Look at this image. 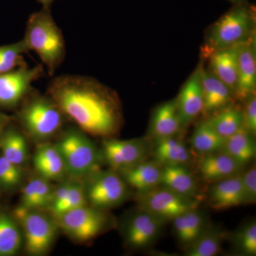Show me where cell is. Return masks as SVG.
Wrapping results in <instances>:
<instances>
[{"mask_svg": "<svg viewBox=\"0 0 256 256\" xmlns=\"http://www.w3.org/2000/svg\"><path fill=\"white\" fill-rule=\"evenodd\" d=\"M63 116L60 108L50 97L36 96L22 108L18 119L32 138L43 141L60 131L63 124Z\"/></svg>", "mask_w": 256, "mask_h": 256, "instance_id": "cell-6", "label": "cell"}, {"mask_svg": "<svg viewBox=\"0 0 256 256\" xmlns=\"http://www.w3.org/2000/svg\"><path fill=\"white\" fill-rule=\"evenodd\" d=\"M28 50L24 40L0 46V74L16 68L20 65L22 54Z\"/></svg>", "mask_w": 256, "mask_h": 256, "instance_id": "cell-34", "label": "cell"}, {"mask_svg": "<svg viewBox=\"0 0 256 256\" xmlns=\"http://www.w3.org/2000/svg\"><path fill=\"white\" fill-rule=\"evenodd\" d=\"M28 151L23 134L14 128L6 126L2 132L0 154L13 164L22 166L28 161Z\"/></svg>", "mask_w": 256, "mask_h": 256, "instance_id": "cell-27", "label": "cell"}, {"mask_svg": "<svg viewBox=\"0 0 256 256\" xmlns=\"http://www.w3.org/2000/svg\"><path fill=\"white\" fill-rule=\"evenodd\" d=\"M175 236L185 248L193 244L208 228V220L203 212L194 208L173 218Z\"/></svg>", "mask_w": 256, "mask_h": 256, "instance_id": "cell-22", "label": "cell"}, {"mask_svg": "<svg viewBox=\"0 0 256 256\" xmlns=\"http://www.w3.org/2000/svg\"><path fill=\"white\" fill-rule=\"evenodd\" d=\"M222 151L245 166L256 156V144L254 134L245 128H240L238 132L225 140Z\"/></svg>", "mask_w": 256, "mask_h": 256, "instance_id": "cell-26", "label": "cell"}, {"mask_svg": "<svg viewBox=\"0 0 256 256\" xmlns=\"http://www.w3.org/2000/svg\"><path fill=\"white\" fill-rule=\"evenodd\" d=\"M10 122V118L0 112V130H3Z\"/></svg>", "mask_w": 256, "mask_h": 256, "instance_id": "cell-38", "label": "cell"}, {"mask_svg": "<svg viewBox=\"0 0 256 256\" xmlns=\"http://www.w3.org/2000/svg\"><path fill=\"white\" fill-rule=\"evenodd\" d=\"M208 202L210 206L217 210L244 205L242 174L213 183L208 192Z\"/></svg>", "mask_w": 256, "mask_h": 256, "instance_id": "cell-18", "label": "cell"}, {"mask_svg": "<svg viewBox=\"0 0 256 256\" xmlns=\"http://www.w3.org/2000/svg\"><path fill=\"white\" fill-rule=\"evenodd\" d=\"M256 13L246 2L237 4L227 12L210 28L204 47L208 56L215 50L235 46L255 34Z\"/></svg>", "mask_w": 256, "mask_h": 256, "instance_id": "cell-3", "label": "cell"}, {"mask_svg": "<svg viewBox=\"0 0 256 256\" xmlns=\"http://www.w3.org/2000/svg\"><path fill=\"white\" fill-rule=\"evenodd\" d=\"M138 208L168 222L188 210L198 208V200L182 196L159 186L150 191L138 193Z\"/></svg>", "mask_w": 256, "mask_h": 256, "instance_id": "cell-9", "label": "cell"}, {"mask_svg": "<svg viewBox=\"0 0 256 256\" xmlns=\"http://www.w3.org/2000/svg\"><path fill=\"white\" fill-rule=\"evenodd\" d=\"M48 94L84 132L108 138L118 132L122 124L118 100L98 82L80 76H62L52 80Z\"/></svg>", "mask_w": 256, "mask_h": 256, "instance_id": "cell-1", "label": "cell"}, {"mask_svg": "<svg viewBox=\"0 0 256 256\" xmlns=\"http://www.w3.org/2000/svg\"><path fill=\"white\" fill-rule=\"evenodd\" d=\"M56 220L64 233L77 242L92 240L109 225V218L104 210L88 204L66 212Z\"/></svg>", "mask_w": 256, "mask_h": 256, "instance_id": "cell-8", "label": "cell"}, {"mask_svg": "<svg viewBox=\"0 0 256 256\" xmlns=\"http://www.w3.org/2000/svg\"><path fill=\"white\" fill-rule=\"evenodd\" d=\"M184 129L178 114L176 98L158 106L152 116L150 136L154 140L176 137Z\"/></svg>", "mask_w": 256, "mask_h": 256, "instance_id": "cell-16", "label": "cell"}, {"mask_svg": "<svg viewBox=\"0 0 256 256\" xmlns=\"http://www.w3.org/2000/svg\"><path fill=\"white\" fill-rule=\"evenodd\" d=\"M202 66V64L198 65L196 70L188 77L182 88L178 97L176 98L178 114L184 128L203 112Z\"/></svg>", "mask_w": 256, "mask_h": 256, "instance_id": "cell-13", "label": "cell"}, {"mask_svg": "<svg viewBox=\"0 0 256 256\" xmlns=\"http://www.w3.org/2000/svg\"><path fill=\"white\" fill-rule=\"evenodd\" d=\"M23 245V235L13 215L0 210V256H12Z\"/></svg>", "mask_w": 256, "mask_h": 256, "instance_id": "cell-29", "label": "cell"}, {"mask_svg": "<svg viewBox=\"0 0 256 256\" xmlns=\"http://www.w3.org/2000/svg\"><path fill=\"white\" fill-rule=\"evenodd\" d=\"M229 1L233 2L234 4H240V3L246 2L247 0H229Z\"/></svg>", "mask_w": 256, "mask_h": 256, "instance_id": "cell-40", "label": "cell"}, {"mask_svg": "<svg viewBox=\"0 0 256 256\" xmlns=\"http://www.w3.org/2000/svg\"><path fill=\"white\" fill-rule=\"evenodd\" d=\"M23 178L22 166L13 164L0 154V191H14L21 186Z\"/></svg>", "mask_w": 256, "mask_h": 256, "instance_id": "cell-32", "label": "cell"}, {"mask_svg": "<svg viewBox=\"0 0 256 256\" xmlns=\"http://www.w3.org/2000/svg\"><path fill=\"white\" fill-rule=\"evenodd\" d=\"M236 248L244 255H256V223L255 220L247 222L234 236Z\"/></svg>", "mask_w": 256, "mask_h": 256, "instance_id": "cell-35", "label": "cell"}, {"mask_svg": "<svg viewBox=\"0 0 256 256\" xmlns=\"http://www.w3.org/2000/svg\"><path fill=\"white\" fill-rule=\"evenodd\" d=\"M84 185L88 204L100 210L118 206L128 196L127 183L114 170H97Z\"/></svg>", "mask_w": 256, "mask_h": 256, "instance_id": "cell-7", "label": "cell"}, {"mask_svg": "<svg viewBox=\"0 0 256 256\" xmlns=\"http://www.w3.org/2000/svg\"><path fill=\"white\" fill-rule=\"evenodd\" d=\"M3 130H0V143H1V134Z\"/></svg>", "mask_w": 256, "mask_h": 256, "instance_id": "cell-41", "label": "cell"}, {"mask_svg": "<svg viewBox=\"0 0 256 256\" xmlns=\"http://www.w3.org/2000/svg\"><path fill=\"white\" fill-rule=\"evenodd\" d=\"M244 204H252L256 201V168L252 165L242 174Z\"/></svg>", "mask_w": 256, "mask_h": 256, "instance_id": "cell-36", "label": "cell"}, {"mask_svg": "<svg viewBox=\"0 0 256 256\" xmlns=\"http://www.w3.org/2000/svg\"><path fill=\"white\" fill-rule=\"evenodd\" d=\"M228 236L222 229L208 226L204 232L190 246L185 255L188 256H214L220 254L224 240Z\"/></svg>", "mask_w": 256, "mask_h": 256, "instance_id": "cell-31", "label": "cell"}, {"mask_svg": "<svg viewBox=\"0 0 256 256\" xmlns=\"http://www.w3.org/2000/svg\"><path fill=\"white\" fill-rule=\"evenodd\" d=\"M239 44L215 50L208 56V69L228 86L234 94L238 84V55Z\"/></svg>", "mask_w": 256, "mask_h": 256, "instance_id": "cell-19", "label": "cell"}, {"mask_svg": "<svg viewBox=\"0 0 256 256\" xmlns=\"http://www.w3.org/2000/svg\"><path fill=\"white\" fill-rule=\"evenodd\" d=\"M13 216L21 228L28 254L41 256L50 252L56 236L58 224L56 220L42 210H26L18 206Z\"/></svg>", "mask_w": 256, "mask_h": 256, "instance_id": "cell-5", "label": "cell"}, {"mask_svg": "<svg viewBox=\"0 0 256 256\" xmlns=\"http://www.w3.org/2000/svg\"><path fill=\"white\" fill-rule=\"evenodd\" d=\"M201 80L203 92L204 109L202 114L210 116L233 104L235 94L208 68L202 66Z\"/></svg>", "mask_w": 256, "mask_h": 256, "instance_id": "cell-15", "label": "cell"}, {"mask_svg": "<svg viewBox=\"0 0 256 256\" xmlns=\"http://www.w3.org/2000/svg\"><path fill=\"white\" fill-rule=\"evenodd\" d=\"M207 120L218 134L224 139L235 134L244 127L242 110L238 106L233 104L212 114Z\"/></svg>", "mask_w": 256, "mask_h": 256, "instance_id": "cell-30", "label": "cell"}, {"mask_svg": "<svg viewBox=\"0 0 256 256\" xmlns=\"http://www.w3.org/2000/svg\"><path fill=\"white\" fill-rule=\"evenodd\" d=\"M56 144L63 156L67 174L72 178H87L100 170L102 154L90 139L80 131H68Z\"/></svg>", "mask_w": 256, "mask_h": 256, "instance_id": "cell-4", "label": "cell"}, {"mask_svg": "<svg viewBox=\"0 0 256 256\" xmlns=\"http://www.w3.org/2000/svg\"><path fill=\"white\" fill-rule=\"evenodd\" d=\"M242 168L236 160L222 150L202 156L198 164L200 176L208 183L240 174Z\"/></svg>", "mask_w": 256, "mask_h": 256, "instance_id": "cell-17", "label": "cell"}, {"mask_svg": "<svg viewBox=\"0 0 256 256\" xmlns=\"http://www.w3.org/2000/svg\"><path fill=\"white\" fill-rule=\"evenodd\" d=\"M242 110L244 127L255 136L256 133V94L248 97Z\"/></svg>", "mask_w": 256, "mask_h": 256, "instance_id": "cell-37", "label": "cell"}, {"mask_svg": "<svg viewBox=\"0 0 256 256\" xmlns=\"http://www.w3.org/2000/svg\"><path fill=\"white\" fill-rule=\"evenodd\" d=\"M23 40L28 50L36 52L50 74L54 73L65 56V42L48 8L30 16Z\"/></svg>", "mask_w": 256, "mask_h": 256, "instance_id": "cell-2", "label": "cell"}, {"mask_svg": "<svg viewBox=\"0 0 256 256\" xmlns=\"http://www.w3.org/2000/svg\"><path fill=\"white\" fill-rule=\"evenodd\" d=\"M256 34L247 41L239 44L238 55V84L236 98L244 101L256 88Z\"/></svg>", "mask_w": 256, "mask_h": 256, "instance_id": "cell-14", "label": "cell"}, {"mask_svg": "<svg viewBox=\"0 0 256 256\" xmlns=\"http://www.w3.org/2000/svg\"><path fill=\"white\" fill-rule=\"evenodd\" d=\"M166 222L139 208L126 220L122 229L124 242L136 250L151 246L159 237Z\"/></svg>", "mask_w": 256, "mask_h": 256, "instance_id": "cell-12", "label": "cell"}, {"mask_svg": "<svg viewBox=\"0 0 256 256\" xmlns=\"http://www.w3.org/2000/svg\"><path fill=\"white\" fill-rule=\"evenodd\" d=\"M162 166L156 162L144 160L120 172L121 175L128 185L142 193L160 186Z\"/></svg>", "mask_w": 256, "mask_h": 256, "instance_id": "cell-21", "label": "cell"}, {"mask_svg": "<svg viewBox=\"0 0 256 256\" xmlns=\"http://www.w3.org/2000/svg\"><path fill=\"white\" fill-rule=\"evenodd\" d=\"M160 186L182 196L194 198L198 192L196 178L185 165L162 166Z\"/></svg>", "mask_w": 256, "mask_h": 256, "instance_id": "cell-23", "label": "cell"}, {"mask_svg": "<svg viewBox=\"0 0 256 256\" xmlns=\"http://www.w3.org/2000/svg\"><path fill=\"white\" fill-rule=\"evenodd\" d=\"M87 204L84 185L78 182L72 181L68 194L65 197L64 201L50 212L56 218L66 212Z\"/></svg>", "mask_w": 256, "mask_h": 256, "instance_id": "cell-33", "label": "cell"}, {"mask_svg": "<svg viewBox=\"0 0 256 256\" xmlns=\"http://www.w3.org/2000/svg\"><path fill=\"white\" fill-rule=\"evenodd\" d=\"M152 154L154 161L161 166L178 164L186 166L192 159L190 150L178 136L154 140Z\"/></svg>", "mask_w": 256, "mask_h": 256, "instance_id": "cell-24", "label": "cell"}, {"mask_svg": "<svg viewBox=\"0 0 256 256\" xmlns=\"http://www.w3.org/2000/svg\"><path fill=\"white\" fill-rule=\"evenodd\" d=\"M54 188L50 181L38 176L32 178L22 190L18 206L26 210H41L50 206Z\"/></svg>", "mask_w": 256, "mask_h": 256, "instance_id": "cell-25", "label": "cell"}, {"mask_svg": "<svg viewBox=\"0 0 256 256\" xmlns=\"http://www.w3.org/2000/svg\"><path fill=\"white\" fill-rule=\"evenodd\" d=\"M225 140L212 127L208 120L198 122L194 130L190 144L192 150L200 156L222 150Z\"/></svg>", "mask_w": 256, "mask_h": 256, "instance_id": "cell-28", "label": "cell"}, {"mask_svg": "<svg viewBox=\"0 0 256 256\" xmlns=\"http://www.w3.org/2000/svg\"><path fill=\"white\" fill-rule=\"evenodd\" d=\"M40 66H20L0 74V108H13L18 106L30 92L32 84L42 76Z\"/></svg>", "mask_w": 256, "mask_h": 256, "instance_id": "cell-10", "label": "cell"}, {"mask_svg": "<svg viewBox=\"0 0 256 256\" xmlns=\"http://www.w3.org/2000/svg\"><path fill=\"white\" fill-rule=\"evenodd\" d=\"M33 164L38 176L50 182L58 181L67 174L63 156L56 144H40L34 154Z\"/></svg>", "mask_w": 256, "mask_h": 256, "instance_id": "cell-20", "label": "cell"}, {"mask_svg": "<svg viewBox=\"0 0 256 256\" xmlns=\"http://www.w3.org/2000/svg\"><path fill=\"white\" fill-rule=\"evenodd\" d=\"M149 151V142L144 138L119 140L108 138L102 142L101 154L111 169L120 172L146 160Z\"/></svg>", "mask_w": 256, "mask_h": 256, "instance_id": "cell-11", "label": "cell"}, {"mask_svg": "<svg viewBox=\"0 0 256 256\" xmlns=\"http://www.w3.org/2000/svg\"><path fill=\"white\" fill-rule=\"evenodd\" d=\"M38 2L41 3L43 5L44 8H48L50 4L53 2L54 0H37Z\"/></svg>", "mask_w": 256, "mask_h": 256, "instance_id": "cell-39", "label": "cell"}]
</instances>
